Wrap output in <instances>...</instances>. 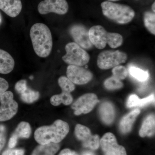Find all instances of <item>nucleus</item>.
Listing matches in <instances>:
<instances>
[{"mask_svg": "<svg viewBox=\"0 0 155 155\" xmlns=\"http://www.w3.org/2000/svg\"><path fill=\"white\" fill-rule=\"evenodd\" d=\"M30 36L35 52L41 58H46L53 47V40L49 28L41 23L34 24L31 28Z\"/></svg>", "mask_w": 155, "mask_h": 155, "instance_id": "1", "label": "nucleus"}, {"mask_svg": "<svg viewBox=\"0 0 155 155\" xmlns=\"http://www.w3.org/2000/svg\"><path fill=\"white\" fill-rule=\"evenodd\" d=\"M69 131L68 123L60 119L56 120L52 125L38 127L34 133L35 140L40 144L50 143H59L67 135Z\"/></svg>", "mask_w": 155, "mask_h": 155, "instance_id": "2", "label": "nucleus"}, {"mask_svg": "<svg viewBox=\"0 0 155 155\" xmlns=\"http://www.w3.org/2000/svg\"><path fill=\"white\" fill-rule=\"evenodd\" d=\"M90 40L93 45L98 49H103L107 44L116 48L122 45L123 37L119 33L108 32L103 26L94 25L88 30Z\"/></svg>", "mask_w": 155, "mask_h": 155, "instance_id": "3", "label": "nucleus"}, {"mask_svg": "<svg viewBox=\"0 0 155 155\" xmlns=\"http://www.w3.org/2000/svg\"><path fill=\"white\" fill-rule=\"evenodd\" d=\"M101 7L105 17L119 24H127L135 16L133 9L127 5L107 1L102 3Z\"/></svg>", "mask_w": 155, "mask_h": 155, "instance_id": "4", "label": "nucleus"}, {"mask_svg": "<svg viewBox=\"0 0 155 155\" xmlns=\"http://www.w3.org/2000/svg\"><path fill=\"white\" fill-rule=\"evenodd\" d=\"M65 50L66 54L62 59L69 65L82 67L88 63L90 59L86 51L75 42L67 44L65 46Z\"/></svg>", "mask_w": 155, "mask_h": 155, "instance_id": "5", "label": "nucleus"}, {"mask_svg": "<svg viewBox=\"0 0 155 155\" xmlns=\"http://www.w3.org/2000/svg\"><path fill=\"white\" fill-rule=\"evenodd\" d=\"M127 54L119 50L103 51L98 56L97 65L102 69H109L123 64L127 61Z\"/></svg>", "mask_w": 155, "mask_h": 155, "instance_id": "6", "label": "nucleus"}, {"mask_svg": "<svg viewBox=\"0 0 155 155\" xmlns=\"http://www.w3.org/2000/svg\"><path fill=\"white\" fill-rule=\"evenodd\" d=\"M0 122L12 119L17 113L18 104L14 99V94L6 91L0 96Z\"/></svg>", "mask_w": 155, "mask_h": 155, "instance_id": "7", "label": "nucleus"}, {"mask_svg": "<svg viewBox=\"0 0 155 155\" xmlns=\"http://www.w3.org/2000/svg\"><path fill=\"white\" fill-rule=\"evenodd\" d=\"M75 134L76 138L82 142L84 147L92 150H96L99 147V136L97 134L92 135L88 127L81 124H77L75 127Z\"/></svg>", "mask_w": 155, "mask_h": 155, "instance_id": "8", "label": "nucleus"}, {"mask_svg": "<svg viewBox=\"0 0 155 155\" xmlns=\"http://www.w3.org/2000/svg\"><path fill=\"white\" fill-rule=\"evenodd\" d=\"M99 102L96 95L94 93H87L78 98L72 104L71 108L75 110L74 114L79 116L91 112Z\"/></svg>", "mask_w": 155, "mask_h": 155, "instance_id": "9", "label": "nucleus"}, {"mask_svg": "<svg viewBox=\"0 0 155 155\" xmlns=\"http://www.w3.org/2000/svg\"><path fill=\"white\" fill-rule=\"evenodd\" d=\"M68 10L69 5L66 0H44L38 6V12L42 15L50 13L64 15Z\"/></svg>", "mask_w": 155, "mask_h": 155, "instance_id": "10", "label": "nucleus"}, {"mask_svg": "<svg viewBox=\"0 0 155 155\" xmlns=\"http://www.w3.org/2000/svg\"><path fill=\"white\" fill-rule=\"evenodd\" d=\"M100 146L104 155H127L125 148L118 144L116 137L110 132L106 133L100 139Z\"/></svg>", "mask_w": 155, "mask_h": 155, "instance_id": "11", "label": "nucleus"}, {"mask_svg": "<svg viewBox=\"0 0 155 155\" xmlns=\"http://www.w3.org/2000/svg\"><path fill=\"white\" fill-rule=\"evenodd\" d=\"M67 78L74 84L82 85L88 83L93 75L88 69L81 66L69 65L67 70Z\"/></svg>", "mask_w": 155, "mask_h": 155, "instance_id": "12", "label": "nucleus"}, {"mask_svg": "<svg viewBox=\"0 0 155 155\" xmlns=\"http://www.w3.org/2000/svg\"><path fill=\"white\" fill-rule=\"evenodd\" d=\"M69 33L75 43L85 49H90L92 45L89 37L88 31L83 25L76 24L72 25L69 30Z\"/></svg>", "mask_w": 155, "mask_h": 155, "instance_id": "13", "label": "nucleus"}, {"mask_svg": "<svg viewBox=\"0 0 155 155\" xmlns=\"http://www.w3.org/2000/svg\"><path fill=\"white\" fill-rule=\"evenodd\" d=\"M0 9L9 17H15L22 11L21 0H0Z\"/></svg>", "mask_w": 155, "mask_h": 155, "instance_id": "14", "label": "nucleus"}, {"mask_svg": "<svg viewBox=\"0 0 155 155\" xmlns=\"http://www.w3.org/2000/svg\"><path fill=\"white\" fill-rule=\"evenodd\" d=\"M99 114L102 121L107 125L112 124L116 117L115 108L109 102H105L101 104L99 108Z\"/></svg>", "mask_w": 155, "mask_h": 155, "instance_id": "15", "label": "nucleus"}, {"mask_svg": "<svg viewBox=\"0 0 155 155\" xmlns=\"http://www.w3.org/2000/svg\"><path fill=\"white\" fill-rule=\"evenodd\" d=\"M140 110L136 109L124 116L119 122V129L122 133H129L132 129L134 123L140 114Z\"/></svg>", "mask_w": 155, "mask_h": 155, "instance_id": "16", "label": "nucleus"}, {"mask_svg": "<svg viewBox=\"0 0 155 155\" xmlns=\"http://www.w3.org/2000/svg\"><path fill=\"white\" fill-rule=\"evenodd\" d=\"M15 66L14 58L8 52L0 49V73L7 74L13 71Z\"/></svg>", "mask_w": 155, "mask_h": 155, "instance_id": "17", "label": "nucleus"}, {"mask_svg": "<svg viewBox=\"0 0 155 155\" xmlns=\"http://www.w3.org/2000/svg\"><path fill=\"white\" fill-rule=\"evenodd\" d=\"M155 126V115L150 114L145 119L139 130V135L142 137H150L154 134Z\"/></svg>", "mask_w": 155, "mask_h": 155, "instance_id": "18", "label": "nucleus"}, {"mask_svg": "<svg viewBox=\"0 0 155 155\" xmlns=\"http://www.w3.org/2000/svg\"><path fill=\"white\" fill-rule=\"evenodd\" d=\"M60 147L58 143H50L48 144H40L35 148L31 155H54Z\"/></svg>", "mask_w": 155, "mask_h": 155, "instance_id": "19", "label": "nucleus"}, {"mask_svg": "<svg viewBox=\"0 0 155 155\" xmlns=\"http://www.w3.org/2000/svg\"><path fill=\"white\" fill-rule=\"evenodd\" d=\"M73 100V97L70 93L62 91L60 94L53 96L51 98L50 102L54 106H58L61 104L65 105H69L72 104Z\"/></svg>", "mask_w": 155, "mask_h": 155, "instance_id": "20", "label": "nucleus"}, {"mask_svg": "<svg viewBox=\"0 0 155 155\" xmlns=\"http://www.w3.org/2000/svg\"><path fill=\"white\" fill-rule=\"evenodd\" d=\"M31 127L28 122H22L18 124L12 135L17 139L28 138L31 134Z\"/></svg>", "mask_w": 155, "mask_h": 155, "instance_id": "21", "label": "nucleus"}, {"mask_svg": "<svg viewBox=\"0 0 155 155\" xmlns=\"http://www.w3.org/2000/svg\"><path fill=\"white\" fill-rule=\"evenodd\" d=\"M20 98L22 101L27 104H31L37 101L40 97L39 93L29 88L28 86L20 93Z\"/></svg>", "mask_w": 155, "mask_h": 155, "instance_id": "22", "label": "nucleus"}, {"mask_svg": "<svg viewBox=\"0 0 155 155\" xmlns=\"http://www.w3.org/2000/svg\"><path fill=\"white\" fill-rule=\"evenodd\" d=\"M143 21L146 28L150 33L155 35V14L153 12L147 11L143 14Z\"/></svg>", "mask_w": 155, "mask_h": 155, "instance_id": "23", "label": "nucleus"}, {"mask_svg": "<svg viewBox=\"0 0 155 155\" xmlns=\"http://www.w3.org/2000/svg\"><path fill=\"white\" fill-rule=\"evenodd\" d=\"M129 71L130 75L139 81H145L148 78L149 74L147 72L137 67H130Z\"/></svg>", "mask_w": 155, "mask_h": 155, "instance_id": "24", "label": "nucleus"}, {"mask_svg": "<svg viewBox=\"0 0 155 155\" xmlns=\"http://www.w3.org/2000/svg\"><path fill=\"white\" fill-rule=\"evenodd\" d=\"M58 84L62 91L71 93L75 89V84L67 77L61 76L58 79Z\"/></svg>", "mask_w": 155, "mask_h": 155, "instance_id": "25", "label": "nucleus"}, {"mask_svg": "<svg viewBox=\"0 0 155 155\" xmlns=\"http://www.w3.org/2000/svg\"><path fill=\"white\" fill-rule=\"evenodd\" d=\"M105 87L110 90L118 89L123 87V84L121 81L112 76L106 79L104 82Z\"/></svg>", "mask_w": 155, "mask_h": 155, "instance_id": "26", "label": "nucleus"}, {"mask_svg": "<svg viewBox=\"0 0 155 155\" xmlns=\"http://www.w3.org/2000/svg\"><path fill=\"white\" fill-rule=\"evenodd\" d=\"M112 73L113 76L121 81L124 80L127 77L128 72L126 67L121 65H118L113 68Z\"/></svg>", "mask_w": 155, "mask_h": 155, "instance_id": "27", "label": "nucleus"}, {"mask_svg": "<svg viewBox=\"0 0 155 155\" xmlns=\"http://www.w3.org/2000/svg\"><path fill=\"white\" fill-rule=\"evenodd\" d=\"M7 129L5 125L0 124V153L6 143Z\"/></svg>", "mask_w": 155, "mask_h": 155, "instance_id": "28", "label": "nucleus"}, {"mask_svg": "<svg viewBox=\"0 0 155 155\" xmlns=\"http://www.w3.org/2000/svg\"><path fill=\"white\" fill-rule=\"evenodd\" d=\"M140 101V99L137 95L135 94L131 95L127 100V107L128 108H132L136 106L138 107Z\"/></svg>", "mask_w": 155, "mask_h": 155, "instance_id": "29", "label": "nucleus"}, {"mask_svg": "<svg viewBox=\"0 0 155 155\" xmlns=\"http://www.w3.org/2000/svg\"><path fill=\"white\" fill-rule=\"evenodd\" d=\"M2 155H25V151L22 149H10L5 150Z\"/></svg>", "mask_w": 155, "mask_h": 155, "instance_id": "30", "label": "nucleus"}, {"mask_svg": "<svg viewBox=\"0 0 155 155\" xmlns=\"http://www.w3.org/2000/svg\"><path fill=\"white\" fill-rule=\"evenodd\" d=\"M27 86V81L26 80L23 79V80L19 81L16 84L15 89L17 93L19 94Z\"/></svg>", "mask_w": 155, "mask_h": 155, "instance_id": "31", "label": "nucleus"}, {"mask_svg": "<svg viewBox=\"0 0 155 155\" xmlns=\"http://www.w3.org/2000/svg\"><path fill=\"white\" fill-rule=\"evenodd\" d=\"M8 87L9 84L8 81L0 77V96L7 91Z\"/></svg>", "mask_w": 155, "mask_h": 155, "instance_id": "32", "label": "nucleus"}, {"mask_svg": "<svg viewBox=\"0 0 155 155\" xmlns=\"http://www.w3.org/2000/svg\"><path fill=\"white\" fill-rule=\"evenodd\" d=\"M154 99L155 95L154 94L150 95L148 97L142 99H140L138 107H143V106L147 105V104H149V103L154 101Z\"/></svg>", "mask_w": 155, "mask_h": 155, "instance_id": "33", "label": "nucleus"}, {"mask_svg": "<svg viewBox=\"0 0 155 155\" xmlns=\"http://www.w3.org/2000/svg\"><path fill=\"white\" fill-rule=\"evenodd\" d=\"M17 140H18V139L17 137H15L14 136L12 135L11 138L9 140L8 143L9 147L11 149L14 148L17 145Z\"/></svg>", "mask_w": 155, "mask_h": 155, "instance_id": "34", "label": "nucleus"}, {"mask_svg": "<svg viewBox=\"0 0 155 155\" xmlns=\"http://www.w3.org/2000/svg\"><path fill=\"white\" fill-rule=\"evenodd\" d=\"M58 155H78V154L75 151L69 149H65L62 150Z\"/></svg>", "mask_w": 155, "mask_h": 155, "instance_id": "35", "label": "nucleus"}, {"mask_svg": "<svg viewBox=\"0 0 155 155\" xmlns=\"http://www.w3.org/2000/svg\"><path fill=\"white\" fill-rule=\"evenodd\" d=\"M82 155H95V154L94 153L92 152L87 151H85L83 152Z\"/></svg>", "mask_w": 155, "mask_h": 155, "instance_id": "36", "label": "nucleus"}, {"mask_svg": "<svg viewBox=\"0 0 155 155\" xmlns=\"http://www.w3.org/2000/svg\"><path fill=\"white\" fill-rule=\"evenodd\" d=\"M155 2H154L153 3L152 6V11H153V12H154V13H155Z\"/></svg>", "mask_w": 155, "mask_h": 155, "instance_id": "37", "label": "nucleus"}, {"mask_svg": "<svg viewBox=\"0 0 155 155\" xmlns=\"http://www.w3.org/2000/svg\"><path fill=\"white\" fill-rule=\"evenodd\" d=\"M2 15L0 14V25H1V23H2Z\"/></svg>", "mask_w": 155, "mask_h": 155, "instance_id": "38", "label": "nucleus"}, {"mask_svg": "<svg viewBox=\"0 0 155 155\" xmlns=\"http://www.w3.org/2000/svg\"><path fill=\"white\" fill-rule=\"evenodd\" d=\"M109 2H116V1H119V0H107Z\"/></svg>", "mask_w": 155, "mask_h": 155, "instance_id": "39", "label": "nucleus"}, {"mask_svg": "<svg viewBox=\"0 0 155 155\" xmlns=\"http://www.w3.org/2000/svg\"><path fill=\"white\" fill-rule=\"evenodd\" d=\"M30 78L31 79H32V78H33V77H32V76H31V77H30Z\"/></svg>", "mask_w": 155, "mask_h": 155, "instance_id": "40", "label": "nucleus"}]
</instances>
